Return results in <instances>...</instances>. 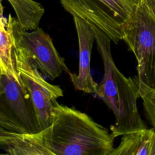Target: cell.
Instances as JSON below:
<instances>
[{"label":"cell","instance_id":"cell-10","mask_svg":"<svg viewBox=\"0 0 155 155\" xmlns=\"http://www.w3.org/2000/svg\"><path fill=\"white\" fill-rule=\"evenodd\" d=\"M110 155H155V128H143L122 135Z\"/></svg>","mask_w":155,"mask_h":155},{"label":"cell","instance_id":"cell-1","mask_svg":"<svg viewBox=\"0 0 155 155\" xmlns=\"http://www.w3.org/2000/svg\"><path fill=\"white\" fill-rule=\"evenodd\" d=\"M89 25L94 33L104 71L95 94L114 115V124L110 126L113 137L147 128L137 109V102L140 96L137 79L127 78L119 71L113 59L111 39L96 26Z\"/></svg>","mask_w":155,"mask_h":155},{"label":"cell","instance_id":"cell-5","mask_svg":"<svg viewBox=\"0 0 155 155\" xmlns=\"http://www.w3.org/2000/svg\"><path fill=\"white\" fill-rule=\"evenodd\" d=\"M13 43L33 59L41 73L54 80L63 72L71 73L64 59L56 48L51 38L41 28L24 30L16 18L8 15L6 25Z\"/></svg>","mask_w":155,"mask_h":155},{"label":"cell","instance_id":"cell-8","mask_svg":"<svg viewBox=\"0 0 155 155\" xmlns=\"http://www.w3.org/2000/svg\"><path fill=\"white\" fill-rule=\"evenodd\" d=\"M73 18L79 45V69L78 74L71 73L69 76L76 90L96 94L98 84L93 78L90 67L91 50L95 41L94 33L86 21L77 16Z\"/></svg>","mask_w":155,"mask_h":155},{"label":"cell","instance_id":"cell-9","mask_svg":"<svg viewBox=\"0 0 155 155\" xmlns=\"http://www.w3.org/2000/svg\"><path fill=\"white\" fill-rule=\"evenodd\" d=\"M1 154L7 155H54L47 137V128L36 133L5 130L0 134Z\"/></svg>","mask_w":155,"mask_h":155},{"label":"cell","instance_id":"cell-4","mask_svg":"<svg viewBox=\"0 0 155 155\" xmlns=\"http://www.w3.org/2000/svg\"><path fill=\"white\" fill-rule=\"evenodd\" d=\"M13 56L19 78L30 94L44 130L50 126L57 99L64 96V91L59 85L48 82L33 59L13 42Z\"/></svg>","mask_w":155,"mask_h":155},{"label":"cell","instance_id":"cell-11","mask_svg":"<svg viewBox=\"0 0 155 155\" xmlns=\"http://www.w3.org/2000/svg\"><path fill=\"white\" fill-rule=\"evenodd\" d=\"M7 18H0V73L13 76L20 81L15 66L13 56V42L7 28Z\"/></svg>","mask_w":155,"mask_h":155},{"label":"cell","instance_id":"cell-13","mask_svg":"<svg viewBox=\"0 0 155 155\" xmlns=\"http://www.w3.org/2000/svg\"><path fill=\"white\" fill-rule=\"evenodd\" d=\"M139 96L142 99L146 116L155 128V90L150 89L137 79Z\"/></svg>","mask_w":155,"mask_h":155},{"label":"cell","instance_id":"cell-14","mask_svg":"<svg viewBox=\"0 0 155 155\" xmlns=\"http://www.w3.org/2000/svg\"><path fill=\"white\" fill-rule=\"evenodd\" d=\"M147 6L151 15L155 19V0H142Z\"/></svg>","mask_w":155,"mask_h":155},{"label":"cell","instance_id":"cell-7","mask_svg":"<svg viewBox=\"0 0 155 155\" xmlns=\"http://www.w3.org/2000/svg\"><path fill=\"white\" fill-rule=\"evenodd\" d=\"M64 9L96 26L114 43L122 39V22L99 0H60Z\"/></svg>","mask_w":155,"mask_h":155},{"label":"cell","instance_id":"cell-12","mask_svg":"<svg viewBox=\"0 0 155 155\" xmlns=\"http://www.w3.org/2000/svg\"><path fill=\"white\" fill-rule=\"evenodd\" d=\"M122 22L133 12L142 0H99Z\"/></svg>","mask_w":155,"mask_h":155},{"label":"cell","instance_id":"cell-6","mask_svg":"<svg viewBox=\"0 0 155 155\" xmlns=\"http://www.w3.org/2000/svg\"><path fill=\"white\" fill-rule=\"evenodd\" d=\"M0 113L14 124L20 133H36L42 131L32 100L22 82L2 73Z\"/></svg>","mask_w":155,"mask_h":155},{"label":"cell","instance_id":"cell-2","mask_svg":"<svg viewBox=\"0 0 155 155\" xmlns=\"http://www.w3.org/2000/svg\"><path fill=\"white\" fill-rule=\"evenodd\" d=\"M47 137L54 155H110L111 133L90 116L74 108L57 104Z\"/></svg>","mask_w":155,"mask_h":155},{"label":"cell","instance_id":"cell-3","mask_svg":"<svg viewBox=\"0 0 155 155\" xmlns=\"http://www.w3.org/2000/svg\"><path fill=\"white\" fill-rule=\"evenodd\" d=\"M121 31L137 59L138 80L155 90V19L142 0L122 22Z\"/></svg>","mask_w":155,"mask_h":155},{"label":"cell","instance_id":"cell-15","mask_svg":"<svg viewBox=\"0 0 155 155\" xmlns=\"http://www.w3.org/2000/svg\"><path fill=\"white\" fill-rule=\"evenodd\" d=\"M4 130H4V128H2V127H0V134H1V133H2Z\"/></svg>","mask_w":155,"mask_h":155}]
</instances>
